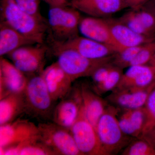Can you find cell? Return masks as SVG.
<instances>
[{"mask_svg":"<svg viewBox=\"0 0 155 155\" xmlns=\"http://www.w3.org/2000/svg\"><path fill=\"white\" fill-rule=\"evenodd\" d=\"M1 22H3L36 44H44L48 31V21L40 20L22 10L15 0L0 1Z\"/></svg>","mask_w":155,"mask_h":155,"instance_id":"6da1fadb","label":"cell"},{"mask_svg":"<svg viewBox=\"0 0 155 155\" xmlns=\"http://www.w3.org/2000/svg\"><path fill=\"white\" fill-rule=\"evenodd\" d=\"M118 110V108L109 104L96 127L104 155L121 152L135 138L126 135L121 130L117 119Z\"/></svg>","mask_w":155,"mask_h":155,"instance_id":"7a4b0ae2","label":"cell"},{"mask_svg":"<svg viewBox=\"0 0 155 155\" xmlns=\"http://www.w3.org/2000/svg\"><path fill=\"white\" fill-rule=\"evenodd\" d=\"M81 18L80 11L71 6L50 7L48 14V42L66 41L78 36Z\"/></svg>","mask_w":155,"mask_h":155,"instance_id":"3957f363","label":"cell"},{"mask_svg":"<svg viewBox=\"0 0 155 155\" xmlns=\"http://www.w3.org/2000/svg\"><path fill=\"white\" fill-rule=\"evenodd\" d=\"M28 77L23 95L25 114L43 120L52 119L55 101L50 94L41 73Z\"/></svg>","mask_w":155,"mask_h":155,"instance_id":"277c9868","label":"cell"},{"mask_svg":"<svg viewBox=\"0 0 155 155\" xmlns=\"http://www.w3.org/2000/svg\"><path fill=\"white\" fill-rule=\"evenodd\" d=\"M58 64L72 81L80 78L91 77L99 67L112 62L114 55L101 59L86 58L74 50L67 49L56 53Z\"/></svg>","mask_w":155,"mask_h":155,"instance_id":"5b68a950","label":"cell"},{"mask_svg":"<svg viewBox=\"0 0 155 155\" xmlns=\"http://www.w3.org/2000/svg\"><path fill=\"white\" fill-rule=\"evenodd\" d=\"M38 126L40 140L57 155H82L70 129L53 122H41Z\"/></svg>","mask_w":155,"mask_h":155,"instance_id":"8992f818","label":"cell"},{"mask_svg":"<svg viewBox=\"0 0 155 155\" xmlns=\"http://www.w3.org/2000/svg\"><path fill=\"white\" fill-rule=\"evenodd\" d=\"M49 50L54 55L64 50H74L86 58L101 59L113 56L119 52L116 48L91 39L79 35L62 42H49Z\"/></svg>","mask_w":155,"mask_h":155,"instance_id":"52a82bcc","label":"cell"},{"mask_svg":"<svg viewBox=\"0 0 155 155\" xmlns=\"http://www.w3.org/2000/svg\"><path fill=\"white\" fill-rule=\"evenodd\" d=\"M77 147L82 155H104L95 128L84 114H80L70 129Z\"/></svg>","mask_w":155,"mask_h":155,"instance_id":"ba28073f","label":"cell"},{"mask_svg":"<svg viewBox=\"0 0 155 155\" xmlns=\"http://www.w3.org/2000/svg\"><path fill=\"white\" fill-rule=\"evenodd\" d=\"M38 138H39L38 126L28 119L19 118L0 125V149Z\"/></svg>","mask_w":155,"mask_h":155,"instance_id":"9c48e42d","label":"cell"},{"mask_svg":"<svg viewBox=\"0 0 155 155\" xmlns=\"http://www.w3.org/2000/svg\"><path fill=\"white\" fill-rule=\"evenodd\" d=\"M82 106L80 85L72 86L69 93L54 108L53 122L70 129L78 118Z\"/></svg>","mask_w":155,"mask_h":155,"instance_id":"30bf717a","label":"cell"},{"mask_svg":"<svg viewBox=\"0 0 155 155\" xmlns=\"http://www.w3.org/2000/svg\"><path fill=\"white\" fill-rule=\"evenodd\" d=\"M155 85L143 89L115 88L106 98L110 104L122 110L144 107Z\"/></svg>","mask_w":155,"mask_h":155,"instance_id":"8fae6325","label":"cell"},{"mask_svg":"<svg viewBox=\"0 0 155 155\" xmlns=\"http://www.w3.org/2000/svg\"><path fill=\"white\" fill-rule=\"evenodd\" d=\"M28 77L8 60H0V99L11 94L22 92Z\"/></svg>","mask_w":155,"mask_h":155,"instance_id":"7c38bea8","label":"cell"},{"mask_svg":"<svg viewBox=\"0 0 155 155\" xmlns=\"http://www.w3.org/2000/svg\"><path fill=\"white\" fill-rule=\"evenodd\" d=\"M41 74L55 102L63 98L72 89L73 81L57 62L48 66Z\"/></svg>","mask_w":155,"mask_h":155,"instance_id":"4fadbf2b","label":"cell"},{"mask_svg":"<svg viewBox=\"0 0 155 155\" xmlns=\"http://www.w3.org/2000/svg\"><path fill=\"white\" fill-rule=\"evenodd\" d=\"M69 5L91 17L101 18L126 8L124 0H70Z\"/></svg>","mask_w":155,"mask_h":155,"instance_id":"5bb4252c","label":"cell"},{"mask_svg":"<svg viewBox=\"0 0 155 155\" xmlns=\"http://www.w3.org/2000/svg\"><path fill=\"white\" fill-rule=\"evenodd\" d=\"M82 36L122 50L115 41L104 18L89 16L81 17L79 26Z\"/></svg>","mask_w":155,"mask_h":155,"instance_id":"9a60e30c","label":"cell"},{"mask_svg":"<svg viewBox=\"0 0 155 155\" xmlns=\"http://www.w3.org/2000/svg\"><path fill=\"white\" fill-rule=\"evenodd\" d=\"M155 85V68L151 65L130 66L116 88L143 89Z\"/></svg>","mask_w":155,"mask_h":155,"instance_id":"2e32d148","label":"cell"},{"mask_svg":"<svg viewBox=\"0 0 155 155\" xmlns=\"http://www.w3.org/2000/svg\"><path fill=\"white\" fill-rule=\"evenodd\" d=\"M116 43L122 50L142 45L155 40L154 38L139 34L121 22L119 19L105 18Z\"/></svg>","mask_w":155,"mask_h":155,"instance_id":"e0dca14e","label":"cell"},{"mask_svg":"<svg viewBox=\"0 0 155 155\" xmlns=\"http://www.w3.org/2000/svg\"><path fill=\"white\" fill-rule=\"evenodd\" d=\"M80 86L84 114L96 129L99 120L109 104L96 93L88 84L83 83Z\"/></svg>","mask_w":155,"mask_h":155,"instance_id":"ac0fdd59","label":"cell"},{"mask_svg":"<svg viewBox=\"0 0 155 155\" xmlns=\"http://www.w3.org/2000/svg\"><path fill=\"white\" fill-rule=\"evenodd\" d=\"M30 38L25 36L8 25L0 22V56L3 57L18 48L35 44Z\"/></svg>","mask_w":155,"mask_h":155,"instance_id":"d6986e66","label":"cell"},{"mask_svg":"<svg viewBox=\"0 0 155 155\" xmlns=\"http://www.w3.org/2000/svg\"><path fill=\"white\" fill-rule=\"evenodd\" d=\"M25 112L23 92L5 97L0 99V125L13 122Z\"/></svg>","mask_w":155,"mask_h":155,"instance_id":"ffe728a7","label":"cell"},{"mask_svg":"<svg viewBox=\"0 0 155 155\" xmlns=\"http://www.w3.org/2000/svg\"><path fill=\"white\" fill-rule=\"evenodd\" d=\"M49 48L45 44H38L37 49L22 60L13 62L17 69L27 77L39 74L44 69L45 57Z\"/></svg>","mask_w":155,"mask_h":155,"instance_id":"44dd1931","label":"cell"},{"mask_svg":"<svg viewBox=\"0 0 155 155\" xmlns=\"http://www.w3.org/2000/svg\"><path fill=\"white\" fill-rule=\"evenodd\" d=\"M0 149L1 155H57L39 138L28 140L14 146Z\"/></svg>","mask_w":155,"mask_h":155,"instance_id":"7402d4cb","label":"cell"},{"mask_svg":"<svg viewBox=\"0 0 155 155\" xmlns=\"http://www.w3.org/2000/svg\"><path fill=\"white\" fill-rule=\"evenodd\" d=\"M122 155H155V147L144 137L134 139L121 153Z\"/></svg>","mask_w":155,"mask_h":155,"instance_id":"603a6c76","label":"cell"},{"mask_svg":"<svg viewBox=\"0 0 155 155\" xmlns=\"http://www.w3.org/2000/svg\"><path fill=\"white\" fill-rule=\"evenodd\" d=\"M123 74V69L114 65L105 80L97 86H91L92 88L100 96L112 91L118 86Z\"/></svg>","mask_w":155,"mask_h":155,"instance_id":"cb8c5ba5","label":"cell"},{"mask_svg":"<svg viewBox=\"0 0 155 155\" xmlns=\"http://www.w3.org/2000/svg\"><path fill=\"white\" fill-rule=\"evenodd\" d=\"M143 46V45L126 48L118 52L114 55L112 64L123 69L129 67L131 62L141 50Z\"/></svg>","mask_w":155,"mask_h":155,"instance_id":"d4e9b609","label":"cell"},{"mask_svg":"<svg viewBox=\"0 0 155 155\" xmlns=\"http://www.w3.org/2000/svg\"><path fill=\"white\" fill-rule=\"evenodd\" d=\"M134 10L148 35L155 38V17L152 10L146 5Z\"/></svg>","mask_w":155,"mask_h":155,"instance_id":"484cf974","label":"cell"},{"mask_svg":"<svg viewBox=\"0 0 155 155\" xmlns=\"http://www.w3.org/2000/svg\"><path fill=\"white\" fill-rule=\"evenodd\" d=\"M143 107L146 119L141 136L147 134L155 127V88L150 94Z\"/></svg>","mask_w":155,"mask_h":155,"instance_id":"4316f807","label":"cell"},{"mask_svg":"<svg viewBox=\"0 0 155 155\" xmlns=\"http://www.w3.org/2000/svg\"><path fill=\"white\" fill-rule=\"evenodd\" d=\"M118 19L121 22L136 33L145 36L150 37L148 35L145 29L142 25L141 22L137 15L135 10L130 9V11L123 14Z\"/></svg>","mask_w":155,"mask_h":155,"instance_id":"83f0119b","label":"cell"},{"mask_svg":"<svg viewBox=\"0 0 155 155\" xmlns=\"http://www.w3.org/2000/svg\"><path fill=\"white\" fill-rule=\"evenodd\" d=\"M155 54V40L143 45L130 66L148 65Z\"/></svg>","mask_w":155,"mask_h":155,"instance_id":"f1b7e54d","label":"cell"},{"mask_svg":"<svg viewBox=\"0 0 155 155\" xmlns=\"http://www.w3.org/2000/svg\"><path fill=\"white\" fill-rule=\"evenodd\" d=\"M20 8L43 21L47 20L43 17L40 11L41 0H15Z\"/></svg>","mask_w":155,"mask_h":155,"instance_id":"f546056e","label":"cell"},{"mask_svg":"<svg viewBox=\"0 0 155 155\" xmlns=\"http://www.w3.org/2000/svg\"><path fill=\"white\" fill-rule=\"evenodd\" d=\"M113 66L114 64L112 62H110L102 65L97 69L91 77L92 80L91 86H97L105 80Z\"/></svg>","mask_w":155,"mask_h":155,"instance_id":"4dcf8cb0","label":"cell"},{"mask_svg":"<svg viewBox=\"0 0 155 155\" xmlns=\"http://www.w3.org/2000/svg\"><path fill=\"white\" fill-rule=\"evenodd\" d=\"M38 45L36 46H32L31 45L23 46L14 50L7 56L13 62L22 60L34 52L37 48Z\"/></svg>","mask_w":155,"mask_h":155,"instance_id":"1f68e13d","label":"cell"},{"mask_svg":"<svg viewBox=\"0 0 155 155\" xmlns=\"http://www.w3.org/2000/svg\"><path fill=\"white\" fill-rule=\"evenodd\" d=\"M150 0H124L125 8L130 9H137L141 8Z\"/></svg>","mask_w":155,"mask_h":155,"instance_id":"d6a6232c","label":"cell"},{"mask_svg":"<svg viewBox=\"0 0 155 155\" xmlns=\"http://www.w3.org/2000/svg\"><path fill=\"white\" fill-rule=\"evenodd\" d=\"M50 7L69 5L70 0H43Z\"/></svg>","mask_w":155,"mask_h":155,"instance_id":"836d02e7","label":"cell"},{"mask_svg":"<svg viewBox=\"0 0 155 155\" xmlns=\"http://www.w3.org/2000/svg\"><path fill=\"white\" fill-rule=\"evenodd\" d=\"M141 136L144 137L155 147V127L149 132Z\"/></svg>","mask_w":155,"mask_h":155,"instance_id":"e575fe53","label":"cell"},{"mask_svg":"<svg viewBox=\"0 0 155 155\" xmlns=\"http://www.w3.org/2000/svg\"><path fill=\"white\" fill-rule=\"evenodd\" d=\"M145 5H147L148 7H149L152 10L155 17V0H150Z\"/></svg>","mask_w":155,"mask_h":155,"instance_id":"d590c367","label":"cell"},{"mask_svg":"<svg viewBox=\"0 0 155 155\" xmlns=\"http://www.w3.org/2000/svg\"><path fill=\"white\" fill-rule=\"evenodd\" d=\"M149 65H151V66H153V67H154L155 68V54L154 55L151 61L150 62Z\"/></svg>","mask_w":155,"mask_h":155,"instance_id":"8d00e7d4","label":"cell"}]
</instances>
